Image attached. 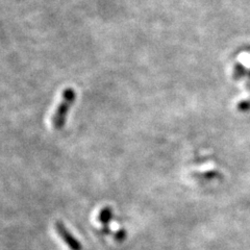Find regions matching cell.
<instances>
[{"label":"cell","instance_id":"obj_1","mask_svg":"<svg viewBox=\"0 0 250 250\" xmlns=\"http://www.w3.org/2000/svg\"><path fill=\"white\" fill-rule=\"evenodd\" d=\"M76 98V92L72 88H67L62 92V101L58 105L56 112L52 116V126L54 129L61 130L65 126L67 115L69 113L70 107L72 106Z\"/></svg>","mask_w":250,"mask_h":250},{"label":"cell","instance_id":"obj_4","mask_svg":"<svg viewBox=\"0 0 250 250\" xmlns=\"http://www.w3.org/2000/svg\"><path fill=\"white\" fill-rule=\"evenodd\" d=\"M247 73V70L245 66L241 62H237L233 67V72H232V78L234 81H240L241 78H243Z\"/></svg>","mask_w":250,"mask_h":250},{"label":"cell","instance_id":"obj_3","mask_svg":"<svg viewBox=\"0 0 250 250\" xmlns=\"http://www.w3.org/2000/svg\"><path fill=\"white\" fill-rule=\"evenodd\" d=\"M98 221L104 225V228H107L109 222L113 219V210L109 207H105L100 210L98 214Z\"/></svg>","mask_w":250,"mask_h":250},{"label":"cell","instance_id":"obj_5","mask_svg":"<svg viewBox=\"0 0 250 250\" xmlns=\"http://www.w3.org/2000/svg\"><path fill=\"white\" fill-rule=\"evenodd\" d=\"M237 108H238L239 112H242V113L250 111V100L246 99V100L240 101V103L237 105Z\"/></svg>","mask_w":250,"mask_h":250},{"label":"cell","instance_id":"obj_6","mask_svg":"<svg viewBox=\"0 0 250 250\" xmlns=\"http://www.w3.org/2000/svg\"><path fill=\"white\" fill-rule=\"evenodd\" d=\"M113 236H114V239H115L116 241L122 242L123 240L126 239V230H125V229H119L118 231L114 232Z\"/></svg>","mask_w":250,"mask_h":250},{"label":"cell","instance_id":"obj_7","mask_svg":"<svg viewBox=\"0 0 250 250\" xmlns=\"http://www.w3.org/2000/svg\"><path fill=\"white\" fill-rule=\"evenodd\" d=\"M247 88H250V71L248 74V80H247Z\"/></svg>","mask_w":250,"mask_h":250},{"label":"cell","instance_id":"obj_2","mask_svg":"<svg viewBox=\"0 0 250 250\" xmlns=\"http://www.w3.org/2000/svg\"><path fill=\"white\" fill-rule=\"evenodd\" d=\"M54 229H56L57 232L61 239L64 241V243L70 248V250H82L83 247L80 242L76 238L72 236V233L64 225V223L61 221H57L54 223Z\"/></svg>","mask_w":250,"mask_h":250}]
</instances>
